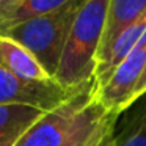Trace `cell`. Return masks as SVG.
Masks as SVG:
<instances>
[{"mask_svg": "<svg viewBox=\"0 0 146 146\" xmlns=\"http://www.w3.org/2000/svg\"><path fill=\"white\" fill-rule=\"evenodd\" d=\"M85 0H71L61 8L44 16L25 21L22 24L11 27L2 32L8 38L14 39L29 49L46 71L55 77L69 36L71 27L74 24L77 13L80 11ZM55 80V79H54Z\"/></svg>", "mask_w": 146, "mask_h": 146, "instance_id": "cell-2", "label": "cell"}, {"mask_svg": "<svg viewBox=\"0 0 146 146\" xmlns=\"http://www.w3.org/2000/svg\"><path fill=\"white\" fill-rule=\"evenodd\" d=\"M110 0H85L71 27L55 82L76 90L93 82Z\"/></svg>", "mask_w": 146, "mask_h": 146, "instance_id": "cell-1", "label": "cell"}, {"mask_svg": "<svg viewBox=\"0 0 146 146\" xmlns=\"http://www.w3.org/2000/svg\"><path fill=\"white\" fill-rule=\"evenodd\" d=\"M83 86L69 90L61 86L55 80L52 82L24 80L11 72L0 60V104H22L50 111L69 101Z\"/></svg>", "mask_w": 146, "mask_h": 146, "instance_id": "cell-4", "label": "cell"}, {"mask_svg": "<svg viewBox=\"0 0 146 146\" xmlns=\"http://www.w3.org/2000/svg\"><path fill=\"white\" fill-rule=\"evenodd\" d=\"M94 99V82L77 91L69 101L44 113L16 143V146H61L71 133L80 111Z\"/></svg>", "mask_w": 146, "mask_h": 146, "instance_id": "cell-3", "label": "cell"}, {"mask_svg": "<svg viewBox=\"0 0 146 146\" xmlns=\"http://www.w3.org/2000/svg\"><path fill=\"white\" fill-rule=\"evenodd\" d=\"M0 60L11 72L24 80H32V82L54 80L29 49L5 35H0Z\"/></svg>", "mask_w": 146, "mask_h": 146, "instance_id": "cell-7", "label": "cell"}, {"mask_svg": "<svg viewBox=\"0 0 146 146\" xmlns=\"http://www.w3.org/2000/svg\"><path fill=\"white\" fill-rule=\"evenodd\" d=\"M146 35V13L137 22L129 25L118 35V38L110 44V47L102 52L98 58V68L94 76V91L99 90L113 74L118 64L137 47L141 38Z\"/></svg>", "mask_w": 146, "mask_h": 146, "instance_id": "cell-6", "label": "cell"}, {"mask_svg": "<svg viewBox=\"0 0 146 146\" xmlns=\"http://www.w3.org/2000/svg\"><path fill=\"white\" fill-rule=\"evenodd\" d=\"M68 2L71 0H0V33L58 10Z\"/></svg>", "mask_w": 146, "mask_h": 146, "instance_id": "cell-10", "label": "cell"}, {"mask_svg": "<svg viewBox=\"0 0 146 146\" xmlns=\"http://www.w3.org/2000/svg\"><path fill=\"white\" fill-rule=\"evenodd\" d=\"M145 13L146 0H110L99 55L110 47V44L118 38V35L123 30L137 22Z\"/></svg>", "mask_w": 146, "mask_h": 146, "instance_id": "cell-9", "label": "cell"}, {"mask_svg": "<svg viewBox=\"0 0 146 146\" xmlns=\"http://www.w3.org/2000/svg\"><path fill=\"white\" fill-rule=\"evenodd\" d=\"M108 111L102 107L99 102L93 99L82 111H80L79 118H77L76 124H74L71 133L61 146H88L91 143L93 137H94L96 130H98L99 124L105 118Z\"/></svg>", "mask_w": 146, "mask_h": 146, "instance_id": "cell-12", "label": "cell"}, {"mask_svg": "<svg viewBox=\"0 0 146 146\" xmlns=\"http://www.w3.org/2000/svg\"><path fill=\"white\" fill-rule=\"evenodd\" d=\"M143 96H146V64H145V69H143L141 77H140L138 83H137L135 90H133V93H132V98H130L129 107H130L132 104H135L138 99H141ZM124 111H126V110H124Z\"/></svg>", "mask_w": 146, "mask_h": 146, "instance_id": "cell-14", "label": "cell"}, {"mask_svg": "<svg viewBox=\"0 0 146 146\" xmlns=\"http://www.w3.org/2000/svg\"><path fill=\"white\" fill-rule=\"evenodd\" d=\"M47 111L22 104H0V146H16L22 135Z\"/></svg>", "mask_w": 146, "mask_h": 146, "instance_id": "cell-8", "label": "cell"}, {"mask_svg": "<svg viewBox=\"0 0 146 146\" xmlns=\"http://www.w3.org/2000/svg\"><path fill=\"white\" fill-rule=\"evenodd\" d=\"M118 115L107 113L102 123L99 124L94 137L88 146H115L113 133H115V124H116Z\"/></svg>", "mask_w": 146, "mask_h": 146, "instance_id": "cell-13", "label": "cell"}, {"mask_svg": "<svg viewBox=\"0 0 146 146\" xmlns=\"http://www.w3.org/2000/svg\"><path fill=\"white\" fill-rule=\"evenodd\" d=\"M146 64V35L137 47L118 64L110 79L94 91V101L108 113L121 115L129 108L132 93L138 83Z\"/></svg>", "mask_w": 146, "mask_h": 146, "instance_id": "cell-5", "label": "cell"}, {"mask_svg": "<svg viewBox=\"0 0 146 146\" xmlns=\"http://www.w3.org/2000/svg\"><path fill=\"white\" fill-rule=\"evenodd\" d=\"M115 146H146V96L118 115Z\"/></svg>", "mask_w": 146, "mask_h": 146, "instance_id": "cell-11", "label": "cell"}]
</instances>
